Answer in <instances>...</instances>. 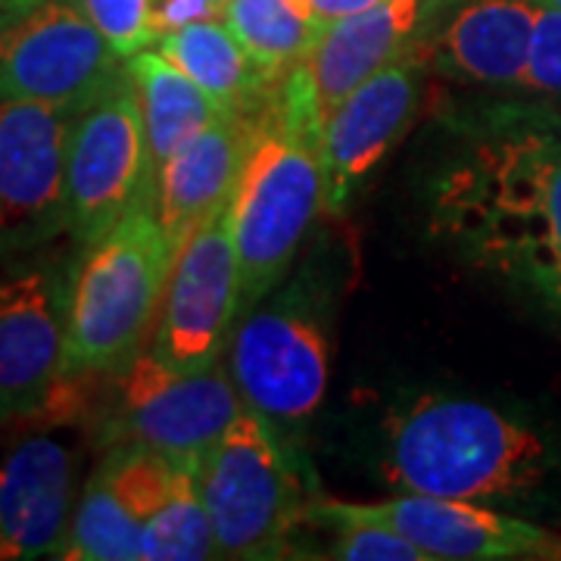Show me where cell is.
I'll return each instance as SVG.
<instances>
[{
    "label": "cell",
    "instance_id": "6da1fadb",
    "mask_svg": "<svg viewBox=\"0 0 561 561\" xmlns=\"http://www.w3.org/2000/svg\"><path fill=\"white\" fill-rule=\"evenodd\" d=\"M434 228L561 306V116L515 110L486 122L437 181Z\"/></svg>",
    "mask_w": 561,
    "mask_h": 561
},
{
    "label": "cell",
    "instance_id": "7a4b0ae2",
    "mask_svg": "<svg viewBox=\"0 0 561 561\" xmlns=\"http://www.w3.org/2000/svg\"><path fill=\"white\" fill-rule=\"evenodd\" d=\"M321 113L306 69H290L253 116L241 175L228 201L241 262V306L262 302L287 275L324 209Z\"/></svg>",
    "mask_w": 561,
    "mask_h": 561
},
{
    "label": "cell",
    "instance_id": "3957f363",
    "mask_svg": "<svg viewBox=\"0 0 561 561\" xmlns=\"http://www.w3.org/2000/svg\"><path fill=\"white\" fill-rule=\"evenodd\" d=\"M383 468L402 493L505 502L546 478V446L486 402L421 397L387 421Z\"/></svg>",
    "mask_w": 561,
    "mask_h": 561
},
{
    "label": "cell",
    "instance_id": "277c9868",
    "mask_svg": "<svg viewBox=\"0 0 561 561\" xmlns=\"http://www.w3.org/2000/svg\"><path fill=\"white\" fill-rule=\"evenodd\" d=\"M172 260L175 247L147 201L81 250L66 309V371L72 378L116 375L138 356L160 319Z\"/></svg>",
    "mask_w": 561,
    "mask_h": 561
},
{
    "label": "cell",
    "instance_id": "5b68a950",
    "mask_svg": "<svg viewBox=\"0 0 561 561\" xmlns=\"http://www.w3.org/2000/svg\"><path fill=\"white\" fill-rule=\"evenodd\" d=\"M194 481L221 559H284L309 515L290 449L250 405L194 465Z\"/></svg>",
    "mask_w": 561,
    "mask_h": 561
},
{
    "label": "cell",
    "instance_id": "8992f818",
    "mask_svg": "<svg viewBox=\"0 0 561 561\" xmlns=\"http://www.w3.org/2000/svg\"><path fill=\"white\" fill-rule=\"evenodd\" d=\"M69 275L54 262L0 275V424L66 427L91 405L88 381L66 371Z\"/></svg>",
    "mask_w": 561,
    "mask_h": 561
},
{
    "label": "cell",
    "instance_id": "52a82bcc",
    "mask_svg": "<svg viewBox=\"0 0 561 561\" xmlns=\"http://www.w3.org/2000/svg\"><path fill=\"white\" fill-rule=\"evenodd\" d=\"M113 378V397L98 415L106 446L131 443L197 465L243 412L241 393L219 362L181 371L153 350H140Z\"/></svg>",
    "mask_w": 561,
    "mask_h": 561
},
{
    "label": "cell",
    "instance_id": "ba28073f",
    "mask_svg": "<svg viewBox=\"0 0 561 561\" xmlns=\"http://www.w3.org/2000/svg\"><path fill=\"white\" fill-rule=\"evenodd\" d=\"M122 62L81 0H0V98L81 110Z\"/></svg>",
    "mask_w": 561,
    "mask_h": 561
},
{
    "label": "cell",
    "instance_id": "9c48e42d",
    "mask_svg": "<svg viewBox=\"0 0 561 561\" xmlns=\"http://www.w3.org/2000/svg\"><path fill=\"white\" fill-rule=\"evenodd\" d=\"M150 150L138 84L122 66L116 79L81 106L66 165V231L79 250L101 241L116 221L147 201Z\"/></svg>",
    "mask_w": 561,
    "mask_h": 561
},
{
    "label": "cell",
    "instance_id": "30bf717a",
    "mask_svg": "<svg viewBox=\"0 0 561 561\" xmlns=\"http://www.w3.org/2000/svg\"><path fill=\"white\" fill-rule=\"evenodd\" d=\"M328 337L300 300L250 309L228 346V375L243 405L284 434L316 415L328 390Z\"/></svg>",
    "mask_w": 561,
    "mask_h": 561
},
{
    "label": "cell",
    "instance_id": "8fae6325",
    "mask_svg": "<svg viewBox=\"0 0 561 561\" xmlns=\"http://www.w3.org/2000/svg\"><path fill=\"white\" fill-rule=\"evenodd\" d=\"M79 110L0 98V262L66 231V165Z\"/></svg>",
    "mask_w": 561,
    "mask_h": 561
},
{
    "label": "cell",
    "instance_id": "7c38bea8",
    "mask_svg": "<svg viewBox=\"0 0 561 561\" xmlns=\"http://www.w3.org/2000/svg\"><path fill=\"white\" fill-rule=\"evenodd\" d=\"M238 309L241 262L225 206L175 250L157 319L153 353L181 371L219 362L221 343Z\"/></svg>",
    "mask_w": 561,
    "mask_h": 561
},
{
    "label": "cell",
    "instance_id": "4fadbf2b",
    "mask_svg": "<svg viewBox=\"0 0 561 561\" xmlns=\"http://www.w3.org/2000/svg\"><path fill=\"white\" fill-rule=\"evenodd\" d=\"M427 60L419 47L383 66L331 113H324L321 162H324V213L337 216L353 201L368 172L390 153L415 119Z\"/></svg>",
    "mask_w": 561,
    "mask_h": 561
},
{
    "label": "cell",
    "instance_id": "5bb4252c",
    "mask_svg": "<svg viewBox=\"0 0 561 561\" xmlns=\"http://www.w3.org/2000/svg\"><path fill=\"white\" fill-rule=\"evenodd\" d=\"M540 0H431L415 47L427 69L471 84H522Z\"/></svg>",
    "mask_w": 561,
    "mask_h": 561
},
{
    "label": "cell",
    "instance_id": "9a60e30c",
    "mask_svg": "<svg viewBox=\"0 0 561 561\" xmlns=\"http://www.w3.org/2000/svg\"><path fill=\"white\" fill-rule=\"evenodd\" d=\"M79 449L28 434L0 459V561L60 556L76 512Z\"/></svg>",
    "mask_w": 561,
    "mask_h": 561
},
{
    "label": "cell",
    "instance_id": "2e32d148",
    "mask_svg": "<svg viewBox=\"0 0 561 561\" xmlns=\"http://www.w3.org/2000/svg\"><path fill=\"white\" fill-rule=\"evenodd\" d=\"M334 502L353 518L383 524L415 542L427 559L496 561L540 556L552 540L534 524L483 508L481 502L405 493L387 502Z\"/></svg>",
    "mask_w": 561,
    "mask_h": 561
},
{
    "label": "cell",
    "instance_id": "e0dca14e",
    "mask_svg": "<svg viewBox=\"0 0 561 561\" xmlns=\"http://www.w3.org/2000/svg\"><path fill=\"white\" fill-rule=\"evenodd\" d=\"M253 116L221 110L150 175L147 203L153 206L175 250L191 231H197L203 221L231 201L253 131Z\"/></svg>",
    "mask_w": 561,
    "mask_h": 561
},
{
    "label": "cell",
    "instance_id": "ac0fdd59",
    "mask_svg": "<svg viewBox=\"0 0 561 561\" xmlns=\"http://www.w3.org/2000/svg\"><path fill=\"white\" fill-rule=\"evenodd\" d=\"M427 7L431 0H383L362 13L328 22L300 62L321 113H331L362 81L412 50Z\"/></svg>",
    "mask_w": 561,
    "mask_h": 561
},
{
    "label": "cell",
    "instance_id": "d6986e66",
    "mask_svg": "<svg viewBox=\"0 0 561 561\" xmlns=\"http://www.w3.org/2000/svg\"><path fill=\"white\" fill-rule=\"evenodd\" d=\"M157 50L175 62L187 79L197 81L225 113L253 116L278 88V79H272L247 54L238 35L219 16L184 22L172 32H162Z\"/></svg>",
    "mask_w": 561,
    "mask_h": 561
},
{
    "label": "cell",
    "instance_id": "ffe728a7",
    "mask_svg": "<svg viewBox=\"0 0 561 561\" xmlns=\"http://www.w3.org/2000/svg\"><path fill=\"white\" fill-rule=\"evenodd\" d=\"M128 69L138 84L147 150H150V175H153L184 140L203 131L221 110L197 81L187 79L157 47L131 57Z\"/></svg>",
    "mask_w": 561,
    "mask_h": 561
},
{
    "label": "cell",
    "instance_id": "44dd1931",
    "mask_svg": "<svg viewBox=\"0 0 561 561\" xmlns=\"http://www.w3.org/2000/svg\"><path fill=\"white\" fill-rule=\"evenodd\" d=\"M219 20L278 81L306 60L324 28L309 0H221Z\"/></svg>",
    "mask_w": 561,
    "mask_h": 561
},
{
    "label": "cell",
    "instance_id": "7402d4cb",
    "mask_svg": "<svg viewBox=\"0 0 561 561\" xmlns=\"http://www.w3.org/2000/svg\"><path fill=\"white\" fill-rule=\"evenodd\" d=\"M57 559L69 561H138L144 559V527L125 505L101 465L84 481L69 537Z\"/></svg>",
    "mask_w": 561,
    "mask_h": 561
},
{
    "label": "cell",
    "instance_id": "603a6c76",
    "mask_svg": "<svg viewBox=\"0 0 561 561\" xmlns=\"http://www.w3.org/2000/svg\"><path fill=\"white\" fill-rule=\"evenodd\" d=\"M216 556V537L194 481V465L181 461L157 505L144 518V559L201 561Z\"/></svg>",
    "mask_w": 561,
    "mask_h": 561
},
{
    "label": "cell",
    "instance_id": "cb8c5ba5",
    "mask_svg": "<svg viewBox=\"0 0 561 561\" xmlns=\"http://www.w3.org/2000/svg\"><path fill=\"white\" fill-rule=\"evenodd\" d=\"M312 522L324 524L334 530V546H331V559L343 561H424L427 556L421 552L415 542H409L400 534H393L390 527L365 518H353L341 508H334L331 500H319L309 505Z\"/></svg>",
    "mask_w": 561,
    "mask_h": 561
},
{
    "label": "cell",
    "instance_id": "d4e9b609",
    "mask_svg": "<svg viewBox=\"0 0 561 561\" xmlns=\"http://www.w3.org/2000/svg\"><path fill=\"white\" fill-rule=\"evenodd\" d=\"M81 3L122 60H131L160 44L162 28L157 0H81Z\"/></svg>",
    "mask_w": 561,
    "mask_h": 561
},
{
    "label": "cell",
    "instance_id": "484cf974",
    "mask_svg": "<svg viewBox=\"0 0 561 561\" xmlns=\"http://www.w3.org/2000/svg\"><path fill=\"white\" fill-rule=\"evenodd\" d=\"M522 84L540 94H561V10L556 7H540Z\"/></svg>",
    "mask_w": 561,
    "mask_h": 561
},
{
    "label": "cell",
    "instance_id": "4316f807",
    "mask_svg": "<svg viewBox=\"0 0 561 561\" xmlns=\"http://www.w3.org/2000/svg\"><path fill=\"white\" fill-rule=\"evenodd\" d=\"M378 3H383V0H309L312 13L324 25L334 20H343V16H353V13H362L368 7H378Z\"/></svg>",
    "mask_w": 561,
    "mask_h": 561
},
{
    "label": "cell",
    "instance_id": "83f0119b",
    "mask_svg": "<svg viewBox=\"0 0 561 561\" xmlns=\"http://www.w3.org/2000/svg\"><path fill=\"white\" fill-rule=\"evenodd\" d=\"M542 7H556V10H561V0H540Z\"/></svg>",
    "mask_w": 561,
    "mask_h": 561
}]
</instances>
